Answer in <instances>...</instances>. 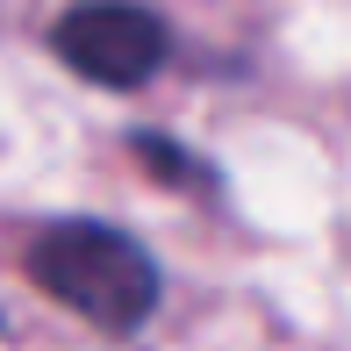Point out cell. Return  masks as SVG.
<instances>
[{
    "label": "cell",
    "instance_id": "1",
    "mask_svg": "<svg viewBox=\"0 0 351 351\" xmlns=\"http://www.w3.org/2000/svg\"><path fill=\"white\" fill-rule=\"evenodd\" d=\"M29 280L108 337H130L158 308V258L108 222H51L29 244Z\"/></svg>",
    "mask_w": 351,
    "mask_h": 351
},
{
    "label": "cell",
    "instance_id": "2",
    "mask_svg": "<svg viewBox=\"0 0 351 351\" xmlns=\"http://www.w3.org/2000/svg\"><path fill=\"white\" fill-rule=\"evenodd\" d=\"M58 58L93 86H143L165 65V22L136 0H79L51 29Z\"/></svg>",
    "mask_w": 351,
    "mask_h": 351
},
{
    "label": "cell",
    "instance_id": "3",
    "mask_svg": "<svg viewBox=\"0 0 351 351\" xmlns=\"http://www.w3.org/2000/svg\"><path fill=\"white\" fill-rule=\"evenodd\" d=\"M136 151H143V158H158V172H165V180H194V158H186V151H172V143L136 136Z\"/></svg>",
    "mask_w": 351,
    "mask_h": 351
}]
</instances>
